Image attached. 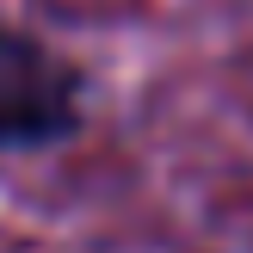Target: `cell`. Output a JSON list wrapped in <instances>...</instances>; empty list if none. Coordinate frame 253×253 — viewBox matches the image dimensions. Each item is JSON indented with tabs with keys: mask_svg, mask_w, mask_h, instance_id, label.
<instances>
[{
	"mask_svg": "<svg viewBox=\"0 0 253 253\" xmlns=\"http://www.w3.org/2000/svg\"><path fill=\"white\" fill-rule=\"evenodd\" d=\"M74 118H81L74 74L43 43L0 31V148L56 142L74 130Z\"/></svg>",
	"mask_w": 253,
	"mask_h": 253,
	"instance_id": "6da1fadb",
	"label": "cell"
}]
</instances>
